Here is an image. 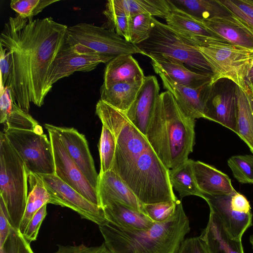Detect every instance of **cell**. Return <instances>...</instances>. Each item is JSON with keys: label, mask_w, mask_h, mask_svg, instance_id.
<instances>
[{"label": "cell", "mask_w": 253, "mask_h": 253, "mask_svg": "<svg viewBox=\"0 0 253 253\" xmlns=\"http://www.w3.org/2000/svg\"><path fill=\"white\" fill-rule=\"evenodd\" d=\"M68 27L51 17H10L0 35V45L10 55V73L6 86L15 105L28 113L30 103L38 107L50 91V67L66 41Z\"/></svg>", "instance_id": "obj_1"}, {"label": "cell", "mask_w": 253, "mask_h": 253, "mask_svg": "<svg viewBox=\"0 0 253 253\" xmlns=\"http://www.w3.org/2000/svg\"><path fill=\"white\" fill-rule=\"evenodd\" d=\"M95 113L113 134L116 149L111 170L116 173L143 204L178 200L169 169L126 114L99 100Z\"/></svg>", "instance_id": "obj_2"}, {"label": "cell", "mask_w": 253, "mask_h": 253, "mask_svg": "<svg viewBox=\"0 0 253 253\" xmlns=\"http://www.w3.org/2000/svg\"><path fill=\"white\" fill-rule=\"evenodd\" d=\"M195 124V120L184 113L169 91L159 94L145 136L169 170L187 160L193 152Z\"/></svg>", "instance_id": "obj_3"}, {"label": "cell", "mask_w": 253, "mask_h": 253, "mask_svg": "<svg viewBox=\"0 0 253 253\" xmlns=\"http://www.w3.org/2000/svg\"><path fill=\"white\" fill-rule=\"evenodd\" d=\"M99 228L111 253H177L190 230L189 218L178 200L168 219L154 222L149 228L126 229L108 221Z\"/></svg>", "instance_id": "obj_4"}, {"label": "cell", "mask_w": 253, "mask_h": 253, "mask_svg": "<svg viewBox=\"0 0 253 253\" xmlns=\"http://www.w3.org/2000/svg\"><path fill=\"white\" fill-rule=\"evenodd\" d=\"M0 192L11 226L19 230L28 196V172L25 164L9 142L0 133Z\"/></svg>", "instance_id": "obj_5"}, {"label": "cell", "mask_w": 253, "mask_h": 253, "mask_svg": "<svg viewBox=\"0 0 253 253\" xmlns=\"http://www.w3.org/2000/svg\"><path fill=\"white\" fill-rule=\"evenodd\" d=\"M148 39L136 45L153 60H170L183 63L196 72L212 76L211 68L195 45L154 17Z\"/></svg>", "instance_id": "obj_6"}, {"label": "cell", "mask_w": 253, "mask_h": 253, "mask_svg": "<svg viewBox=\"0 0 253 253\" xmlns=\"http://www.w3.org/2000/svg\"><path fill=\"white\" fill-rule=\"evenodd\" d=\"M197 48L211 68V85L220 79H227L247 93L246 78L253 59V51L216 38L208 40Z\"/></svg>", "instance_id": "obj_7"}, {"label": "cell", "mask_w": 253, "mask_h": 253, "mask_svg": "<svg viewBox=\"0 0 253 253\" xmlns=\"http://www.w3.org/2000/svg\"><path fill=\"white\" fill-rule=\"evenodd\" d=\"M66 42L81 54L116 57L121 54L144 55L138 47L114 31L91 23H79L68 27Z\"/></svg>", "instance_id": "obj_8"}, {"label": "cell", "mask_w": 253, "mask_h": 253, "mask_svg": "<svg viewBox=\"0 0 253 253\" xmlns=\"http://www.w3.org/2000/svg\"><path fill=\"white\" fill-rule=\"evenodd\" d=\"M4 133L28 171L40 175L55 173L52 145L46 134L32 130L8 128L4 129Z\"/></svg>", "instance_id": "obj_9"}, {"label": "cell", "mask_w": 253, "mask_h": 253, "mask_svg": "<svg viewBox=\"0 0 253 253\" xmlns=\"http://www.w3.org/2000/svg\"><path fill=\"white\" fill-rule=\"evenodd\" d=\"M54 157L55 174L92 203L101 207L98 191L94 188L68 154L53 125L45 124ZM102 208V207H101Z\"/></svg>", "instance_id": "obj_10"}, {"label": "cell", "mask_w": 253, "mask_h": 253, "mask_svg": "<svg viewBox=\"0 0 253 253\" xmlns=\"http://www.w3.org/2000/svg\"><path fill=\"white\" fill-rule=\"evenodd\" d=\"M237 85L227 79L211 85L204 118L217 123L237 134Z\"/></svg>", "instance_id": "obj_11"}, {"label": "cell", "mask_w": 253, "mask_h": 253, "mask_svg": "<svg viewBox=\"0 0 253 253\" xmlns=\"http://www.w3.org/2000/svg\"><path fill=\"white\" fill-rule=\"evenodd\" d=\"M40 175V174H39ZM50 197V204L67 207L98 226L107 220L102 208L83 197L55 174L40 175Z\"/></svg>", "instance_id": "obj_12"}, {"label": "cell", "mask_w": 253, "mask_h": 253, "mask_svg": "<svg viewBox=\"0 0 253 253\" xmlns=\"http://www.w3.org/2000/svg\"><path fill=\"white\" fill-rule=\"evenodd\" d=\"M114 57L96 54H81L64 43L53 61L47 75L49 90L58 80L76 72H89L101 63H108Z\"/></svg>", "instance_id": "obj_13"}, {"label": "cell", "mask_w": 253, "mask_h": 253, "mask_svg": "<svg viewBox=\"0 0 253 253\" xmlns=\"http://www.w3.org/2000/svg\"><path fill=\"white\" fill-rule=\"evenodd\" d=\"M68 154L91 186L97 190L99 174L84 135L73 127L53 125Z\"/></svg>", "instance_id": "obj_14"}, {"label": "cell", "mask_w": 253, "mask_h": 253, "mask_svg": "<svg viewBox=\"0 0 253 253\" xmlns=\"http://www.w3.org/2000/svg\"><path fill=\"white\" fill-rule=\"evenodd\" d=\"M232 195L212 196L204 194L203 199L208 203L210 211L221 221L230 238L241 240L243 235L252 225L253 214L251 212L233 211L230 204Z\"/></svg>", "instance_id": "obj_15"}, {"label": "cell", "mask_w": 253, "mask_h": 253, "mask_svg": "<svg viewBox=\"0 0 253 253\" xmlns=\"http://www.w3.org/2000/svg\"><path fill=\"white\" fill-rule=\"evenodd\" d=\"M160 94L156 77L145 76L134 101L125 113L129 121L144 135Z\"/></svg>", "instance_id": "obj_16"}, {"label": "cell", "mask_w": 253, "mask_h": 253, "mask_svg": "<svg viewBox=\"0 0 253 253\" xmlns=\"http://www.w3.org/2000/svg\"><path fill=\"white\" fill-rule=\"evenodd\" d=\"M200 21L220 39L253 51V30L232 13L228 16Z\"/></svg>", "instance_id": "obj_17"}, {"label": "cell", "mask_w": 253, "mask_h": 253, "mask_svg": "<svg viewBox=\"0 0 253 253\" xmlns=\"http://www.w3.org/2000/svg\"><path fill=\"white\" fill-rule=\"evenodd\" d=\"M159 75L164 88L173 95L186 115L194 120L204 118L205 103L211 87L210 83L192 88L176 84L165 75Z\"/></svg>", "instance_id": "obj_18"}, {"label": "cell", "mask_w": 253, "mask_h": 253, "mask_svg": "<svg viewBox=\"0 0 253 253\" xmlns=\"http://www.w3.org/2000/svg\"><path fill=\"white\" fill-rule=\"evenodd\" d=\"M97 191L102 208L110 202L116 201L144 213L143 204L122 179L111 169L99 173Z\"/></svg>", "instance_id": "obj_19"}, {"label": "cell", "mask_w": 253, "mask_h": 253, "mask_svg": "<svg viewBox=\"0 0 253 253\" xmlns=\"http://www.w3.org/2000/svg\"><path fill=\"white\" fill-rule=\"evenodd\" d=\"M165 20L166 24L172 30L197 47L203 45L211 39H220L200 20L174 6Z\"/></svg>", "instance_id": "obj_20"}, {"label": "cell", "mask_w": 253, "mask_h": 253, "mask_svg": "<svg viewBox=\"0 0 253 253\" xmlns=\"http://www.w3.org/2000/svg\"><path fill=\"white\" fill-rule=\"evenodd\" d=\"M192 167L198 186L203 194L218 196L237 192L229 177L215 167L199 161H193Z\"/></svg>", "instance_id": "obj_21"}, {"label": "cell", "mask_w": 253, "mask_h": 253, "mask_svg": "<svg viewBox=\"0 0 253 253\" xmlns=\"http://www.w3.org/2000/svg\"><path fill=\"white\" fill-rule=\"evenodd\" d=\"M200 236L209 253H244L242 240L231 238L221 221L211 211L207 226Z\"/></svg>", "instance_id": "obj_22"}, {"label": "cell", "mask_w": 253, "mask_h": 253, "mask_svg": "<svg viewBox=\"0 0 253 253\" xmlns=\"http://www.w3.org/2000/svg\"><path fill=\"white\" fill-rule=\"evenodd\" d=\"M151 63L156 73L165 75L178 85L196 88L211 81V75L193 71L180 62L151 59Z\"/></svg>", "instance_id": "obj_23"}, {"label": "cell", "mask_w": 253, "mask_h": 253, "mask_svg": "<svg viewBox=\"0 0 253 253\" xmlns=\"http://www.w3.org/2000/svg\"><path fill=\"white\" fill-rule=\"evenodd\" d=\"M143 71L132 54H121L106 65L102 86L108 87L116 83L143 81Z\"/></svg>", "instance_id": "obj_24"}, {"label": "cell", "mask_w": 253, "mask_h": 253, "mask_svg": "<svg viewBox=\"0 0 253 253\" xmlns=\"http://www.w3.org/2000/svg\"><path fill=\"white\" fill-rule=\"evenodd\" d=\"M102 209L106 220L118 227L146 229L154 223L145 213L118 202H110Z\"/></svg>", "instance_id": "obj_25"}, {"label": "cell", "mask_w": 253, "mask_h": 253, "mask_svg": "<svg viewBox=\"0 0 253 253\" xmlns=\"http://www.w3.org/2000/svg\"><path fill=\"white\" fill-rule=\"evenodd\" d=\"M143 80L118 83L108 87L101 85L100 100L114 108L126 113L134 101Z\"/></svg>", "instance_id": "obj_26"}, {"label": "cell", "mask_w": 253, "mask_h": 253, "mask_svg": "<svg viewBox=\"0 0 253 253\" xmlns=\"http://www.w3.org/2000/svg\"><path fill=\"white\" fill-rule=\"evenodd\" d=\"M28 172V196L19 231L23 235L35 213L44 205L50 204V197L39 174Z\"/></svg>", "instance_id": "obj_27"}, {"label": "cell", "mask_w": 253, "mask_h": 253, "mask_svg": "<svg viewBox=\"0 0 253 253\" xmlns=\"http://www.w3.org/2000/svg\"><path fill=\"white\" fill-rule=\"evenodd\" d=\"M112 3L127 16L148 13L165 18L173 8L170 0H110Z\"/></svg>", "instance_id": "obj_28"}, {"label": "cell", "mask_w": 253, "mask_h": 253, "mask_svg": "<svg viewBox=\"0 0 253 253\" xmlns=\"http://www.w3.org/2000/svg\"><path fill=\"white\" fill-rule=\"evenodd\" d=\"M170 1L174 7L200 20L232 14L219 0H170Z\"/></svg>", "instance_id": "obj_29"}, {"label": "cell", "mask_w": 253, "mask_h": 253, "mask_svg": "<svg viewBox=\"0 0 253 253\" xmlns=\"http://www.w3.org/2000/svg\"><path fill=\"white\" fill-rule=\"evenodd\" d=\"M193 161L188 159L175 168L169 169V181L181 198L194 195L203 199L204 194L199 188L194 175Z\"/></svg>", "instance_id": "obj_30"}, {"label": "cell", "mask_w": 253, "mask_h": 253, "mask_svg": "<svg viewBox=\"0 0 253 253\" xmlns=\"http://www.w3.org/2000/svg\"><path fill=\"white\" fill-rule=\"evenodd\" d=\"M237 135L253 154V109L248 94L237 86Z\"/></svg>", "instance_id": "obj_31"}, {"label": "cell", "mask_w": 253, "mask_h": 253, "mask_svg": "<svg viewBox=\"0 0 253 253\" xmlns=\"http://www.w3.org/2000/svg\"><path fill=\"white\" fill-rule=\"evenodd\" d=\"M103 14L106 18L108 29L130 42L131 17L116 7L110 0L107 1Z\"/></svg>", "instance_id": "obj_32"}, {"label": "cell", "mask_w": 253, "mask_h": 253, "mask_svg": "<svg viewBox=\"0 0 253 253\" xmlns=\"http://www.w3.org/2000/svg\"><path fill=\"white\" fill-rule=\"evenodd\" d=\"M116 149V141L112 132L102 125L99 144L100 170L104 173L112 169Z\"/></svg>", "instance_id": "obj_33"}, {"label": "cell", "mask_w": 253, "mask_h": 253, "mask_svg": "<svg viewBox=\"0 0 253 253\" xmlns=\"http://www.w3.org/2000/svg\"><path fill=\"white\" fill-rule=\"evenodd\" d=\"M227 164L238 182L253 183V155L233 156L228 160Z\"/></svg>", "instance_id": "obj_34"}, {"label": "cell", "mask_w": 253, "mask_h": 253, "mask_svg": "<svg viewBox=\"0 0 253 253\" xmlns=\"http://www.w3.org/2000/svg\"><path fill=\"white\" fill-rule=\"evenodd\" d=\"M153 16L146 13L131 17L130 42L137 45L149 38L152 28Z\"/></svg>", "instance_id": "obj_35"}, {"label": "cell", "mask_w": 253, "mask_h": 253, "mask_svg": "<svg viewBox=\"0 0 253 253\" xmlns=\"http://www.w3.org/2000/svg\"><path fill=\"white\" fill-rule=\"evenodd\" d=\"M58 0H12L10 6L18 15L28 19L41 12L46 7Z\"/></svg>", "instance_id": "obj_36"}, {"label": "cell", "mask_w": 253, "mask_h": 253, "mask_svg": "<svg viewBox=\"0 0 253 253\" xmlns=\"http://www.w3.org/2000/svg\"><path fill=\"white\" fill-rule=\"evenodd\" d=\"M177 202L170 201L143 204V211L153 222H162L174 213Z\"/></svg>", "instance_id": "obj_37"}, {"label": "cell", "mask_w": 253, "mask_h": 253, "mask_svg": "<svg viewBox=\"0 0 253 253\" xmlns=\"http://www.w3.org/2000/svg\"><path fill=\"white\" fill-rule=\"evenodd\" d=\"M0 253H35L29 243L19 230L12 227L10 234L2 247Z\"/></svg>", "instance_id": "obj_38"}, {"label": "cell", "mask_w": 253, "mask_h": 253, "mask_svg": "<svg viewBox=\"0 0 253 253\" xmlns=\"http://www.w3.org/2000/svg\"><path fill=\"white\" fill-rule=\"evenodd\" d=\"M46 206H42L29 222L23 236L29 243L37 240L41 224L47 215Z\"/></svg>", "instance_id": "obj_39"}, {"label": "cell", "mask_w": 253, "mask_h": 253, "mask_svg": "<svg viewBox=\"0 0 253 253\" xmlns=\"http://www.w3.org/2000/svg\"><path fill=\"white\" fill-rule=\"evenodd\" d=\"M53 253H111L103 243L98 246L88 247L84 244L79 245L57 246V250Z\"/></svg>", "instance_id": "obj_40"}, {"label": "cell", "mask_w": 253, "mask_h": 253, "mask_svg": "<svg viewBox=\"0 0 253 253\" xmlns=\"http://www.w3.org/2000/svg\"><path fill=\"white\" fill-rule=\"evenodd\" d=\"M177 253H209L200 236L187 238L182 243Z\"/></svg>", "instance_id": "obj_41"}, {"label": "cell", "mask_w": 253, "mask_h": 253, "mask_svg": "<svg viewBox=\"0 0 253 253\" xmlns=\"http://www.w3.org/2000/svg\"><path fill=\"white\" fill-rule=\"evenodd\" d=\"M0 122L4 124L14 103L9 87L5 86L0 89Z\"/></svg>", "instance_id": "obj_42"}, {"label": "cell", "mask_w": 253, "mask_h": 253, "mask_svg": "<svg viewBox=\"0 0 253 253\" xmlns=\"http://www.w3.org/2000/svg\"><path fill=\"white\" fill-rule=\"evenodd\" d=\"M229 10H236L253 18V0H220Z\"/></svg>", "instance_id": "obj_43"}, {"label": "cell", "mask_w": 253, "mask_h": 253, "mask_svg": "<svg viewBox=\"0 0 253 253\" xmlns=\"http://www.w3.org/2000/svg\"><path fill=\"white\" fill-rule=\"evenodd\" d=\"M12 226L2 199L0 198V247L3 246L10 232Z\"/></svg>", "instance_id": "obj_44"}, {"label": "cell", "mask_w": 253, "mask_h": 253, "mask_svg": "<svg viewBox=\"0 0 253 253\" xmlns=\"http://www.w3.org/2000/svg\"><path fill=\"white\" fill-rule=\"evenodd\" d=\"M10 53L0 45V89L6 86L10 73Z\"/></svg>", "instance_id": "obj_45"}, {"label": "cell", "mask_w": 253, "mask_h": 253, "mask_svg": "<svg viewBox=\"0 0 253 253\" xmlns=\"http://www.w3.org/2000/svg\"><path fill=\"white\" fill-rule=\"evenodd\" d=\"M230 204L232 209L235 211L246 213L251 212L248 200L243 195L237 192L232 195Z\"/></svg>", "instance_id": "obj_46"}, {"label": "cell", "mask_w": 253, "mask_h": 253, "mask_svg": "<svg viewBox=\"0 0 253 253\" xmlns=\"http://www.w3.org/2000/svg\"><path fill=\"white\" fill-rule=\"evenodd\" d=\"M246 84L247 87V94L253 100V66L250 64L246 78Z\"/></svg>", "instance_id": "obj_47"}, {"label": "cell", "mask_w": 253, "mask_h": 253, "mask_svg": "<svg viewBox=\"0 0 253 253\" xmlns=\"http://www.w3.org/2000/svg\"><path fill=\"white\" fill-rule=\"evenodd\" d=\"M231 13L236 16L243 22L246 24L250 28L253 30V18L248 16L241 12L236 10H229Z\"/></svg>", "instance_id": "obj_48"}, {"label": "cell", "mask_w": 253, "mask_h": 253, "mask_svg": "<svg viewBox=\"0 0 253 253\" xmlns=\"http://www.w3.org/2000/svg\"><path fill=\"white\" fill-rule=\"evenodd\" d=\"M249 240L251 244L252 245V248L253 249V234L250 236Z\"/></svg>", "instance_id": "obj_49"}, {"label": "cell", "mask_w": 253, "mask_h": 253, "mask_svg": "<svg viewBox=\"0 0 253 253\" xmlns=\"http://www.w3.org/2000/svg\"><path fill=\"white\" fill-rule=\"evenodd\" d=\"M250 100H251V104H252V107H253V100L252 99H251V98H250Z\"/></svg>", "instance_id": "obj_50"}]
</instances>
